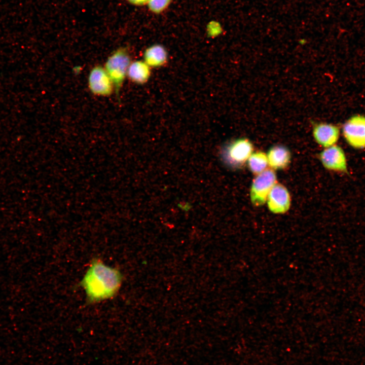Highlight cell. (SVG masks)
I'll use <instances>...</instances> for the list:
<instances>
[{"label":"cell","mask_w":365,"mask_h":365,"mask_svg":"<svg viewBox=\"0 0 365 365\" xmlns=\"http://www.w3.org/2000/svg\"><path fill=\"white\" fill-rule=\"evenodd\" d=\"M123 280L120 271L94 259L87 270L81 285L88 301L95 303L113 298L119 291Z\"/></svg>","instance_id":"obj_1"},{"label":"cell","mask_w":365,"mask_h":365,"mask_svg":"<svg viewBox=\"0 0 365 365\" xmlns=\"http://www.w3.org/2000/svg\"><path fill=\"white\" fill-rule=\"evenodd\" d=\"M131 63L129 54L125 48L115 51L105 62L104 67L113 82L117 95L127 76Z\"/></svg>","instance_id":"obj_2"},{"label":"cell","mask_w":365,"mask_h":365,"mask_svg":"<svg viewBox=\"0 0 365 365\" xmlns=\"http://www.w3.org/2000/svg\"><path fill=\"white\" fill-rule=\"evenodd\" d=\"M253 150L251 141L242 138L227 144L222 150V156L227 165L234 168H240L247 162Z\"/></svg>","instance_id":"obj_3"},{"label":"cell","mask_w":365,"mask_h":365,"mask_svg":"<svg viewBox=\"0 0 365 365\" xmlns=\"http://www.w3.org/2000/svg\"><path fill=\"white\" fill-rule=\"evenodd\" d=\"M276 175L272 169H267L257 175L252 181L250 189L252 204L260 206L265 203L269 192L276 184Z\"/></svg>","instance_id":"obj_4"},{"label":"cell","mask_w":365,"mask_h":365,"mask_svg":"<svg viewBox=\"0 0 365 365\" xmlns=\"http://www.w3.org/2000/svg\"><path fill=\"white\" fill-rule=\"evenodd\" d=\"M343 136L351 147L356 149L365 148V116H353L348 119L342 127Z\"/></svg>","instance_id":"obj_5"},{"label":"cell","mask_w":365,"mask_h":365,"mask_svg":"<svg viewBox=\"0 0 365 365\" xmlns=\"http://www.w3.org/2000/svg\"><path fill=\"white\" fill-rule=\"evenodd\" d=\"M88 84L90 91L100 96H108L114 89L113 82L104 67L100 65L94 66L90 70Z\"/></svg>","instance_id":"obj_6"},{"label":"cell","mask_w":365,"mask_h":365,"mask_svg":"<svg viewBox=\"0 0 365 365\" xmlns=\"http://www.w3.org/2000/svg\"><path fill=\"white\" fill-rule=\"evenodd\" d=\"M319 159L326 169L341 173H347V161L343 150L335 144L325 148L319 154Z\"/></svg>","instance_id":"obj_7"},{"label":"cell","mask_w":365,"mask_h":365,"mask_svg":"<svg viewBox=\"0 0 365 365\" xmlns=\"http://www.w3.org/2000/svg\"><path fill=\"white\" fill-rule=\"evenodd\" d=\"M267 201L269 210L276 214L285 213L290 205V197L288 190L279 184H276L273 187Z\"/></svg>","instance_id":"obj_8"},{"label":"cell","mask_w":365,"mask_h":365,"mask_svg":"<svg viewBox=\"0 0 365 365\" xmlns=\"http://www.w3.org/2000/svg\"><path fill=\"white\" fill-rule=\"evenodd\" d=\"M313 135L317 143L326 148L336 144L339 138L340 129L332 124L317 123L313 126Z\"/></svg>","instance_id":"obj_9"},{"label":"cell","mask_w":365,"mask_h":365,"mask_svg":"<svg viewBox=\"0 0 365 365\" xmlns=\"http://www.w3.org/2000/svg\"><path fill=\"white\" fill-rule=\"evenodd\" d=\"M268 165L274 169H283L290 162L291 154L285 146L276 145L271 147L267 153Z\"/></svg>","instance_id":"obj_10"},{"label":"cell","mask_w":365,"mask_h":365,"mask_svg":"<svg viewBox=\"0 0 365 365\" xmlns=\"http://www.w3.org/2000/svg\"><path fill=\"white\" fill-rule=\"evenodd\" d=\"M150 75V66L144 61L139 60L131 63L127 76L132 82L141 84L148 80Z\"/></svg>","instance_id":"obj_11"},{"label":"cell","mask_w":365,"mask_h":365,"mask_svg":"<svg viewBox=\"0 0 365 365\" xmlns=\"http://www.w3.org/2000/svg\"><path fill=\"white\" fill-rule=\"evenodd\" d=\"M144 62L149 66L159 67L165 64L167 60V53L160 45H155L147 48L144 53Z\"/></svg>","instance_id":"obj_12"},{"label":"cell","mask_w":365,"mask_h":365,"mask_svg":"<svg viewBox=\"0 0 365 365\" xmlns=\"http://www.w3.org/2000/svg\"><path fill=\"white\" fill-rule=\"evenodd\" d=\"M247 162L249 170L256 175L264 171L268 165L267 155L261 151L252 153Z\"/></svg>","instance_id":"obj_13"},{"label":"cell","mask_w":365,"mask_h":365,"mask_svg":"<svg viewBox=\"0 0 365 365\" xmlns=\"http://www.w3.org/2000/svg\"><path fill=\"white\" fill-rule=\"evenodd\" d=\"M171 0H148L150 9L154 12H160L169 5Z\"/></svg>","instance_id":"obj_14"},{"label":"cell","mask_w":365,"mask_h":365,"mask_svg":"<svg viewBox=\"0 0 365 365\" xmlns=\"http://www.w3.org/2000/svg\"><path fill=\"white\" fill-rule=\"evenodd\" d=\"M130 3L135 5H141L147 3L148 0H128Z\"/></svg>","instance_id":"obj_15"}]
</instances>
